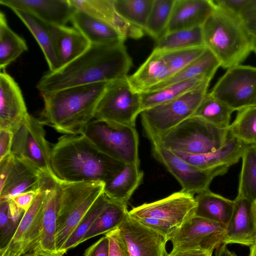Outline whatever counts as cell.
<instances>
[{
  "label": "cell",
  "mask_w": 256,
  "mask_h": 256,
  "mask_svg": "<svg viewBox=\"0 0 256 256\" xmlns=\"http://www.w3.org/2000/svg\"><path fill=\"white\" fill-rule=\"evenodd\" d=\"M233 212L226 226L224 244L250 246L256 243V222L252 202L240 196L234 200Z\"/></svg>",
  "instance_id": "20"
},
{
  "label": "cell",
  "mask_w": 256,
  "mask_h": 256,
  "mask_svg": "<svg viewBox=\"0 0 256 256\" xmlns=\"http://www.w3.org/2000/svg\"><path fill=\"white\" fill-rule=\"evenodd\" d=\"M143 178L140 165L125 164L118 174L105 184L104 194L110 201L127 205Z\"/></svg>",
  "instance_id": "27"
},
{
  "label": "cell",
  "mask_w": 256,
  "mask_h": 256,
  "mask_svg": "<svg viewBox=\"0 0 256 256\" xmlns=\"http://www.w3.org/2000/svg\"><path fill=\"white\" fill-rule=\"evenodd\" d=\"M238 196L252 202L256 200V149L248 146L242 157Z\"/></svg>",
  "instance_id": "37"
},
{
  "label": "cell",
  "mask_w": 256,
  "mask_h": 256,
  "mask_svg": "<svg viewBox=\"0 0 256 256\" xmlns=\"http://www.w3.org/2000/svg\"><path fill=\"white\" fill-rule=\"evenodd\" d=\"M196 205L194 194L180 190L161 200L134 208L128 214L136 219L162 220L178 228L194 216Z\"/></svg>",
  "instance_id": "16"
},
{
  "label": "cell",
  "mask_w": 256,
  "mask_h": 256,
  "mask_svg": "<svg viewBox=\"0 0 256 256\" xmlns=\"http://www.w3.org/2000/svg\"><path fill=\"white\" fill-rule=\"evenodd\" d=\"M206 49V46L172 50L154 49L138 69L128 76L130 84L136 92L143 93L170 78Z\"/></svg>",
  "instance_id": "7"
},
{
  "label": "cell",
  "mask_w": 256,
  "mask_h": 256,
  "mask_svg": "<svg viewBox=\"0 0 256 256\" xmlns=\"http://www.w3.org/2000/svg\"><path fill=\"white\" fill-rule=\"evenodd\" d=\"M132 65L124 43L91 44L79 56L39 80L40 94L98 82H110L124 78Z\"/></svg>",
  "instance_id": "1"
},
{
  "label": "cell",
  "mask_w": 256,
  "mask_h": 256,
  "mask_svg": "<svg viewBox=\"0 0 256 256\" xmlns=\"http://www.w3.org/2000/svg\"><path fill=\"white\" fill-rule=\"evenodd\" d=\"M228 134V129L218 128L192 116L153 140L171 151L198 154L216 150L226 142Z\"/></svg>",
  "instance_id": "6"
},
{
  "label": "cell",
  "mask_w": 256,
  "mask_h": 256,
  "mask_svg": "<svg viewBox=\"0 0 256 256\" xmlns=\"http://www.w3.org/2000/svg\"><path fill=\"white\" fill-rule=\"evenodd\" d=\"M209 93L234 111L256 104V67L239 64L227 69Z\"/></svg>",
  "instance_id": "14"
},
{
  "label": "cell",
  "mask_w": 256,
  "mask_h": 256,
  "mask_svg": "<svg viewBox=\"0 0 256 256\" xmlns=\"http://www.w3.org/2000/svg\"><path fill=\"white\" fill-rule=\"evenodd\" d=\"M109 203V200L103 193L90 208L70 234L65 243L61 253L64 254L68 250L81 244L84 234Z\"/></svg>",
  "instance_id": "41"
},
{
  "label": "cell",
  "mask_w": 256,
  "mask_h": 256,
  "mask_svg": "<svg viewBox=\"0 0 256 256\" xmlns=\"http://www.w3.org/2000/svg\"><path fill=\"white\" fill-rule=\"evenodd\" d=\"M0 239L1 242L2 243L3 242L4 243V246H2L3 247L6 244V240L8 239V236L10 238L9 236L12 234L10 232L12 230V228L8 216V201L0 202Z\"/></svg>",
  "instance_id": "45"
},
{
  "label": "cell",
  "mask_w": 256,
  "mask_h": 256,
  "mask_svg": "<svg viewBox=\"0 0 256 256\" xmlns=\"http://www.w3.org/2000/svg\"><path fill=\"white\" fill-rule=\"evenodd\" d=\"M71 22L90 44H108L124 43L126 38L110 25L77 10Z\"/></svg>",
  "instance_id": "26"
},
{
  "label": "cell",
  "mask_w": 256,
  "mask_h": 256,
  "mask_svg": "<svg viewBox=\"0 0 256 256\" xmlns=\"http://www.w3.org/2000/svg\"><path fill=\"white\" fill-rule=\"evenodd\" d=\"M215 8L212 0H175L165 33L202 26Z\"/></svg>",
  "instance_id": "23"
},
{
  "label": "cell",
  "mask_w": 256,
  "mask_h": 256,
  "mask_svg": "<svg viewBox=\"0 0 256 256\" xmlns=\"http://www.w3.org/2000/svg\"><path fill=\"white\" fill-rule=\"evenodd\" d=\"M215 5L202 26L204 44L220 66L228 69L240 64L250 55L252 38L238 15Z\"/></svg>",
  "instance_id": "4"
},
{
  "label": "cell",
  "mask_w": 256,
  "mask_h": 256,
  "mask_svg": "<svg viewBox=\"0 0 256 256\" xmlns=\"http://www.w3.org/2000/svg\"><path fill=\"white\" fill-rule=\"evenodd\" d=\"M54 182L48 178L43 184L10 240L0 248V256H24L40 248L42 205L46 190Z\"/></svg>",
  "instance_id": "15"
},
{
  "label": "cell",
  "mask_w": 256,
  "mask_h": 256,
  "mask_svg": "<svg viewBox=\"0 0 256 256\" xmlns=\"http://www.w3.org/2000/svg\"><path fill=\"white\" fill-rule=\"evenodd\" d=\"M194 215L226 226L231 218L234 202L210 189L197 194Z\"/></svg>",
  "instance_id": "30"
},
{
  "label": "cell",
  "mask_w": 256,
  "mask_h": 256,
  "mask_svg": "<svg viewBox=\"0 0 256 256\" xmlns=\"http://www.w3.org/2000/svg\"><path fill=\"white\" fill-rule=\"evenodd\" d=\"M78 10L107 23L127 38L139 39L144 32L122 18L114 9L113 0H70Z\"/></svg>",
  "instance_id": "24"
},
{
  "label": "cell",
  "mask_w": 256,
  "mask_h": 256,
  "mask_svg": "<svg viewBox=\"0 0 256 256\" xmlns=\"http://www.w3.org/2000/svg\"><path fill=\"white\" fill-rule=\"evenodd\" d=\"M226 226L194 216L175 228L168 237L172 252L199 250L212 252L224 244Z\"/></svg>",
  "instance_id": "12"
},
{
  "label": "cell",
  "mask_w": 256,
  "mask_h": 256,
  "mask_svg": "<svg viewBox=\"0 0 256 256\" xmlns=\"http://www.w3.org/2000/svg\"><path fill=\"white\" fill-rule=\"evenodd\" d=\"M136 220L145 226L167 237L168 238L175 228L170 222L158 218H145Z\"/></svg>",
  "instance_id": "44"
},
{
  "label": "cell",
  "mask_w": 256,
  "mask_h": 256,
  "mask_svg": "<svg viewBox=\"0 0 256 256\" xmlns=\"http://www.w3.org/2000/svg\"><path fill=\"white\" fill-rule=\"evenodd\" d=\"M35 256H63L64 254L59 252H51L44 250L40 248L34 252Z\"/></svg>",
  "instance_id": "52"
},
{
  "label": "cell",
  "mask_w": 256,
  "mask_h": 256,
  "mask_svg": "<svg viewBox=\"0 0 256 256\" xmlns=\"http://www.w3.org/2000/svg\"><path fill=\"white\" fill-rule=\"evenodd\" d=\"M220 66L218 59L206 48L202 54L170 78L152 86L144 92L156 91L170 85L197 77L212 79Z\"/></svg>",
  "instance_id": "29"
},
{
  "label": "cell",
  "mask_w": 256,
  "mask_h": 256,
  "mask_svg": "<svg viewBox=\"0 0 256 256\" xmlns=\"http://www.w3.org/2000/svg\"><path fill=\"white\" fill-rule=\"evenodd\" d=\"M42 186L37 190H31L22 193L14 197L11 200L16 204L17 206L24 210L25 212H27L31 206L35 198L40 192Z\"/></svg>",
  "instance_id": "47"
},
{
  "label": "cell",
  "mask_w": 256,
  "mask_h": 256,
  "mask_svg": "<svg viewBox=\"0 0 256 256\" xmlns=\"http://www.w3.org/2000/svg\"><path fill=\"white\" fill-rule=\"evenodd\" d=\"M154 0H113V4L115 10L122 18L144 32Z\"/></svg>",
  "instance_id": "39"
},
{
  "label": "cell",
  "mask_w": 256,
  "mask_h": 256,
  "mask_svg": "<svg viewBox=\"0 0 256 256\" xmlns=\"http://www.w3.org/2000/svg\"><path fill=\"white\" fill-rule=\"evenodd\" d=\"M252 209L256 222V200L252 203Z\"/></svg>",
  "instance_id": "55"
},
{
  "label": "cell",
  "mask_w": 256,
  "mask_h": 256,
  "mask_svg": "<svg viewBox=\"0 0 256 256\" xmlns=\"http://www.w3.org/2000/svg\"><path fill=\"white\" fill-rule=\"evenodd\" d=\"M252 38V52L256 54V39Z\"/></svg>",
  "instance_id": "54"
},
{
  "label": "cell",
  "mask_w": 256,
  "mask_h": 256,
  "mask_svg": "<svg viewBox=\"0 0 256 256\" xmlns=\"http://www.w3.org/2000/svg\"><path fill=\"white\" fill-rule=\"evenodd\" d=\"M24 256H34V252L32 253L29 254H26V255Z\"/></svg>",
  "instance_id": "56"
},
{
  "label": "cell",
  "mask_w": 256,
  "mask_h": 256,
  "mask_svg": "<svg viewBox=\"0 0 256 256\" xmlns=\"http://www.w3.org/2000/svg\"><path fill=\"white\" fill-rule=\"evenodd\" d=\"M150 141L154 158L178 182L182 188L181 191L183 192L194 194L208 190L214 178L224 174L230 168L228 166L209 170L197 168L164 147L157 140Z\"/></svg>",
  "instance_id": "13"
},
{
  "label": "cell",
  "mask_w": 256,
  "mask_h": 256,
  "mask_svg": "<svg viewBox=\"0 0 256 256\" xmlns=\"http://www.w3.org/2000/svg\"><path fill=\"white\" fill-rule=\"evenodd\" d=\"M234 111L207 92L192 116L198 117L220 129H228Z\"/></svg>",
  "instance_id": "35"
},
{
  "label": "cell",
  "mask_w": 256,
  "mask_h": 256,
  "mask_svg": "<svg viewBox=\"0 0 256 256\" xmlns=\"http://www.w3.org/2000/svg\"><path fill=\"white\" fill-rule=\"evenodd\" d=\"M44 125L28 114L14 132L11 152L36 168L56 182L51 166V150Z\"/></svg>",
  "instance_id": "10"
},
{
  "label": "cell",
  "mask_w": 256,
  "mask_h": 256,
  "mask_svg": "<svg viewBox=\"0 0 256 256\" xmlns=\"http://www.w3.org/2000/svg\"><path fill=\"white\" fill-rule=\"evenodd\" d=\"M228 131L246 145L256 146V104L238 110Z\"/></svg>",
  "instance_id": "38"
},
{
  "label": "cell",
  "mask_w": 256,
  "mask_h": 256,
  "mask_svg": "<svg viewBox=\"0 0 256 256\" xmlns=\"http://www.w3.org/2000/svg\"><path fill=\"white\" fill-rule=\"evenodd\" d=\"M34 36L42 49L50 72L60 68L50 26L30 13L18 9H12Z\"/></svg>",
  "instance_id": "31"
},
{
  "label": "cell",
  "mask_w": 256,
  "mask_h": 256,
  "mask_svg": "<svg viewBox=\"0 0 256 256\" xmlns=\"http://www.w3.org/2000/svg\"><path fill=\"white\" fill-rule=\"evenodd\" d=\"M108 83L81 85L40 94L44 104L41 122L64 134H82L94 119Z\"/></svg>",
  "instance_id": "3"
},
{
  "label": "cell",
  "mask_w": 256,
  "mask_h": 256,
  "mask_svg": "<svg viewBox=\"0 0 256 256\" xmlns=\"http://www.w3.org/2000/svg\"><path fill=\"white\" fill-rule=\"evenodd\" d=\"M140 112V94L132 89L127 76L108 84L94 119L135 126L136 118Z\"/></svg>",
  "instance_id": "11"
},
{
  "label": "cell",
  "mask_w": 256,
  "mask_h": 256,
  "mask_svg": "<svg viewBox=\"0 0 256 256\" xmlns=\"http://www.w3.org/2000/svg\"><path fill=\"white\" fill-rule=\"evenodd\" d=\"M248 146L229 132L224 144L214 152L198 154L179 152H173L184 161L197 168L209 170L221 166L230 168L242 158Z\"/></svg>",
  "instance_id": "22"
},
{
  "label": "cell",
  "mask_w": 256,
  "mask_h": 256,
  "mask_svg": "<svg viewBox=\"0 0 256 256\" xmlns=\"http://www.w3.org/2000/svg\"><path fill=\"white\" fill-rule=\"evenodd\" d=\"M240 16L250 34L256 39V0H250Z\"/></svg>",
  "instance_id": "43"
},
{
  "label": "cell",
  "mask_w": 256,
  "mask_h": 256,
  "mask_svg": "<svg viewBox=\"0 0 256 256\" xmlns=\"http://www.w3.org/2000/svg\"><path fill=\"white\" fill-rule=\"evenodd\" d=\"M205 46L202 26L165 33L156 41L154 49L178 50Z\"/></svg>",
  "instance_id": "36"
},
{
  "label": "cell",
  "mask_w": 256,
  "mask_h": 256,
  "mask_svg": "<svg viewBox=\"0 0 256 256\" xmlns=\"http://www.w3.org/2000/svg\"><path fill=\"white\" fill-rule=\"evenodd\" d=\"M128 212L126 204L110 200L108 206L84 234L81 243L98 235L106 234L118 228L128 216Z\"/></svg>",
  "instance_id": "34"
},
{
  "label": "cell",
  "mask_w": 256,
  "mask_h": 256,
  "mask_svg": "<svg viewBox=\"0 0 256 256\" xmlns=\"http://www.w3.org/2000/svg\"><path fill=\"white\" fill-rule=\"evenodd\" d=\"M212 254L199 250L171 251L168 256H212Z\"/></svg>",
  "instance_id": "50"
},
{
  "label": "cell",
  "mask_w": 256,
  "mask_h": 256,
  "mask_svg": "<svg viewBox=\"0 0 256 256\" xmlns=\"http://www.w3.org/2000/svg\"><path fill=\"white\" fill-rule=\"evenodd\" d=\"M104 235L109 240V256H130L118 228Z\"/></svg>",
  "instance_id": "42"
},
{
  "label": "cell",
  "mask_w": 256,
  "mask_h": 256,
  "mask_svg": "<svg viewBox=\"0 0 256 256\" xmlns=\"http://www.w3.org/2000/svg\"><path fill=\"white\" fill-rule=\"evenodd\" d=\"M249 1L250 0H214L216 5L222 6L239 16Z\"/></svg>",
  "instance_id": "49"
},
{
  "label": "cell",
  "mask_w": 256,
  "mask_h": 256,
  "mask_svg": "<svg viewBox=\"0 0 256 256\" xmlns=\"http://www.w3.org/2000/svg\"><path fill=\"white\" fill-rule=\"evenodd\" d=\"M58 190V183H52L46 190L42 205L40 247L48 252H57L56 235Z\"/></svg>",
  "instance_id": "28"
},
{
  "label": "cell",
  "mask_w": 256,
  "mask_h": 256,
  "mask_svg": "<svg viewBox=\"0 0 256 256\" xmlns=\"http://www.w3.org/2000/svg\"><path fill=\"white\" fill-rule=\"evenodd\" d=\"M124 165L101 152L84 134H63L51 150V166L58 183L100 181L106 184Z\"/></svg>",
  "instance_id": "2"
},
{
  "label": "cell",
  "mask_w": 256,
  "mask_h": 256,
  "mask_svg": "<svg viewBox=\"0 0 256 256\" xmlns=\"http://www.w3.org/2000/svg\"><path fill=\"white\" fill-rule=\"evenodd\" d=\"M130 256H168L167 237L145 226L129 214L118 227Z\"/></svg>",
  "instance_id": "17"
},
{
  "label": "cell",
  "mask_w": 256,
  "mask_h": 256,
  "mask_svg": "<svg viewBox=\"0 0 256 256\" xmlns=\"http://www.w3.org/2000/svg\"><path fill=\"white\" fill-rule=\"evenodd\" d=\"M248 256H256V243L250 246Z\"/></svg>",
  "instance_id": "53"
},
{
  "label": "cell",
  "mask_w": 256,
  "mask_h": 256,
  "mask_svg": "<svg viewBox=\"0 0 256 256\" xmlns=\"http://www.w3.org/2000/svg\"><path fill=\"white\" fill-rule=\"evenodd\" d=\"M28 48L24 39L8 26L4 14L0 12V68H5Z\"/></svg>",
  "instance_id": "33"
},
{
  "label": "cell",
  "mask_w": 256,
  "mask_h": 256,
  "mask_svg": "<svg viewBox=\"0 0 256 256\" xmlns=\"http://www.w3.org/2000/svg\"><path fill=\"white\" fill-rule=\"evenodd\" d=\"M13 134L10 130L0 128V160L11 154Z\"/></svg>",
  "instance_id": "48"
},
{
  "label": "cell",
  "mask_w": 256,
  "mask_h": 256,
  "mask_svg": "<svg viewBox=\"0 0 256 256\" xmlns=\"http://www.w3.org/2000/svg\"><path fill=\"white\" fill-rule=\"evenodd\" d=\"M109 240L104 235L85 250L84 256H109Z\"/></svg>",
  "instance_id": "46"
},
{
  "label": "cell",
  "mask_w": 256,
  "mask_h": 256,
  "mask_svg": "<svg viewBox=\"0 0 256 256\" xmlns=\"http://www.w3.org/2000/svg\"><path fill=\"white\" fill-rule=\"evenodd\" d=\"M82 134L110 158L124 164L140 165L138 135L135 126L94 119Z\"/></svg>",
  "instance_id": "9"
},
{
  "label": "cell",
  "mask_w": 256,
  "mask_h": 256,
  "mask_svg": "<svg viewBox=\"0 0 256 256\" xmlns=\"http://www.w3.org/2000/svg\"><path fill=\"white\" fill-rule=\"evenodd\" d=\"M58 186L56 248L57 252H61L70 234L104 193L105 183L60 182Z\"/></svg>",
  "instance_id": "5"
},
{
  "label": "cell",
  "mask_w": 256,
  "mask_h": 256,
  "mask_svg": "<svg viewBox=\"0 0 256 256\" xmlns=\"http://www.w3.org/2000/svg\"><path fill=\"white\" fill-rule=\"evenodd\" d=\"M210 82L202 84L174 100L142 112L141 122L150 140L159 138L192 116L207 94Z\"/></svg>",
  "instance_id": "8"
},
{
  "label": "cell",
  "mask_w": 256,
  "mask_h": 256,
  "mask_svg": "<svg viewBox=\"0 0 256 256\" xmlns=\"http://www.w3.org/2000/svg\"><path fill=\"white\" fill-rule=\"evenodd\" d=\"M215 256H237L234 252L230 251L225 244H222L216 249Z\"/></svg>",
  "instance_id": "51"
},
{
  "label": "cell",
  "mask_w": 256,
  "mask_h": 256,
  "mask_svg": "<svg viewBox=\"0 0 256 256\" xmlns=\"http://www.w3.org/2000/svg\"><path fill=\"white\" fill-rule=\"evenodd\" d=\"M211 80L197 77L170 85L156 91L141 93V112L174 100Z\"/></svg>",
  "instance_id": "32"
},
{
  "label": "cell",
  "mask_w": 256,
  "mask_h": 256,
  "mask_svg": "<svg viewBox=\"0 0 256 256\" xmlns=\"http://www.w3.org/2000/svg\"><path fill=\"white\" fill-rule=\"evenodd\" d=\"M255 146V148H256V146Z\"/></svg>",
  "instance_id": "57"
},
{
  "label": "cell",
  "mask_w": 256,
  "mask_h": 256,
  "mask_svg": "<svg viewBox=\"0 0 256 256\" xmlns=\"http://www.w3.org/2000/svg\"><path fill=\"white\" fill-rule=\"evenodd\" d=\"M0 4L26 12L49 26H66L76 10L70 0H0Z\"/></svg>",
  "instance_id": "18"
},
{
  "label": "cell",
  "mask_w": 256,
  "mask_h": 256,
  "mask_svg": "<svg viewBox=\"0 0 256 256\" xmlns=\"http://www.w3.org/2000/svg\"><path fill=\"white\" fill-rule=\"evenodd\" d=\"M174 0H154L144 32L156 41L166 32Z\"/></svg>",
  "instance_id": "40"
},
{
  "label": "cell",
  "mask_w": 256,
  "mask_h": 256,
  "mask_svg": "<svg viewBox=\"0 0 256 256\" xmlns=\"http://www.w3.org/2000/svg\"><path fill=\"white\" fill-rule=\"evenodd\" d=\"M21 90L5 70L0 73V128L14 132L28 114Z\"/></svg>",
  "instance_id": "19"
},
{
  "label": "cell",
  "mask_w": 256,
  "mask_h": 256,
  "mask_svg": "<svg viewBox=\"0 0 256 256\" xmlns=\"http://www.w3.org/2000/svg\"><path fill=\"white\" fill-rule=\"evenodd\" d=\"M49 26L60 68L79 56L91 44L87 38L74 27Z\"/></svg>",
  "instance_id": "25"
},
{
  "label": "cell",
  "mask_w": 256,
  "mask_h": 256,
  "mask_svg": "<svg viewBox=\"0 0 256 256\" xmlns=\"http://www.w3.org/2000/svg\"><path fill=\"white\" fill-rule=\"evenodd\" d=\"M14 157L6 181L0 188V202L8 201L22 193L37 190L50 178L26 162Z\"/></svg>",
  "instance_id": "21"
}]
</instances>
